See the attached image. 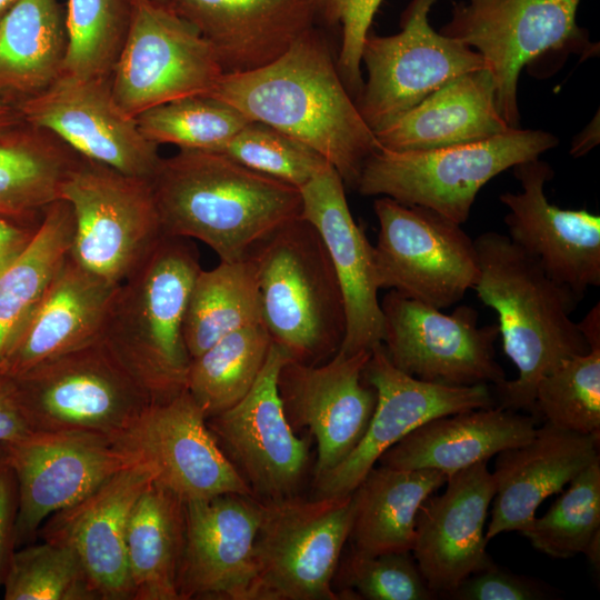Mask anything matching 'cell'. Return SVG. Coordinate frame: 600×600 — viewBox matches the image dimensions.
Returning <instances> with one entry per match:
<instances>
[{
    "label": "cell",
    "mask_w": 600,
    "mask_h": 600,
    "mask_svg": "<svg viewBox=\"0 0 600 600\" xmlns=\"http://www.w3.org/2000/svg\"><path fill=\"white\" fill-rule=\"evenodd\" d=\"M112 442L147 464L153 482L184 501L223 493L253 497L187 390L149 403Z\"/></svg>",
    "instance_id": "18"
},
{
    "label": "cell",
    "mask_w": 600,
    "mask_h": 600,
    "mask_svg": "<svg viewBox=\"0 0 600 600\" xmlns=\"http://www.w3.org/2000/svg\"><path fill=\"white\" fill-rule=\"evenodd\" d=\"M454 600H541L549 598L532 579L500 569L494 563L464 579L444 594Z\"/></svg>",
    "instance_id": "46"
},
{
    "label": "cell",
    "mask_w": 600,
    "mask_h": 600,
    "mask_svg": "<svg viewBox=\"0 0 600 600\" xmlns=\"http://www.w3.org/2000/svg\"><path fill=\"white\" fill-rule=\"evenodd\" d=\"M300 192L301 216L320 234L343 297L346 333L338 352L370 351L382 342L384 331L373 246L356 222L344 182L332 166H326Z\"/></svg>",
    "instance_id": "24"
},
{
    "label": "cell",
    "mask_w": 600,
    "mask_h": 600,
    "mask_svg": "<svg viewBox=\"0 0 600 600\" xmlns=\"http://www.w3.org/2000/svg\"><path fill=\"white\" fill-rule=\"evenodd\" d=\"M212 46L224 73L261 68L317 23L314 0H172Z\"/></svg>",
    "instance_id": "27"
},
{
    "label": "cell",
    "mask_w": 600,
    "mask_h": 600,
    "mask_svg": "<svg viewBox=\"0 0 600 600\" xmlns=\"http://www.w3.org/2000/svg\"><path fill=\"white\" fill-rule=\"evenodd\" d=\"M362 376L377 393L372 417L357 447L316 479L318 497L352 493L381 454L422 423L497 404L488 384L446 386L404 373L391 363L382 343L371 349Z\"/></svg>",
    "instance_id": "19"
},
{
    "label": "cell",
    "mask_w": 600,
    "mask_h": 600,
    "mask_svg": "<svg viewBox=\"0 0 600 600\" xmlns=\"http://www.w3.org/2000/svg\"><path fill=\"white\" fill-rule=\"evenodd\" d=\"M534 412L552 427L600 437V344L564 359L540 379Z\"/></svg>",
    "instance_id": "39"
},
{
    "label": "cell",
    "mask_w": 600,
    "mask_h": 600,
    "mask_svg": "<svg viewBox=\"0 0 600 600\" xmlns=\"http://www.w3.org/2000/svg\"><path fill=\"white\" fill-rule=\"evenodd\" d=\"M600 437L544 423L524 443L497 454L492 472L496 492L486 538L523 532L537 509L561 492L581 471L599 460Z\"/></svg>",
    "instance_id": "26"
},
{
    "label": "cell",
    "mask_w": 600,
    "mask_h": 600,
    "mask_svg": "<svg viewBox=\"0 0 600 600\" xmlns=\"http://www.w3.org/2000/svg\"><path fill=\"white\" fill-rule=\"evenodd\" d=\"M152 1L172 7V0H152Z\"/></svg>",
    "instance_id": "53"
},
{
    "label": "cell",
    "mask_w": 600,
    "mask_h": 600,
    "mask_svg": "<svg viewBox=\"0 0 600 600\" xmlns=\"http://www.w3.org/2000/svg\"><path fill=\"white\" fill-rule=\"evenodd\" d=\"M22 122L17 108L0 100V132Z\"/></svg>",
    "instance_id": "51"
},
{
    "label": "cell",
    "mask_w": 600,
    "mask_h": 600,
    "mask_svg": "<svg viewBox=\"0 0 600 600\" xmlns=\"http://www.w3.org/2000/svg\"><path fill=\"white\" fill-rule=\"evenodd\" d=\"M446 481L433 469L373 467L351 493L352 550L369 556L411 552L418 511Z\"/></svg>",
    "instance_id": "31"
},
{
    "label": "cell",
    "mask_w": 600,
    "mask_h": 600,
    "mask_svg": "<svg viewBox=\"0 0 600 600\" xmlns=\"http://www.w3.org/2000/svg\"><path fill=\"white\" fill-rule=\"evenodd\" d=\"M23 122L47 130L77 154L128 176L151 180L162 157L117 102L110 77L68 73L19 103Z\"/></svg>",
    "instance_id": "16"
},
{
    "label": "cell",
    "mask_w": 600,
    "mask_h": 600,
    "mask_svg": "<svg viewBox=\"0 0 600 600\" xmlns=\"http://www.w3.org/2000/svg\"><path fill=\"white\" fill-rule=\"evenodd\" d=\"M19 510L18 482L0 444V587L16 551V523Z\"/></svg>",
    "instance_id": "47"
},
{
    "label": "cell",
    "mask_w": 600,
    "mask_h": 600,
    "mask_svg": "<svg viewBox=\"0 0 600 600\" xmlns=\"http://www.w3.org/2000/svg\"><path fill=\"white\" fill-rule=\"evenodd\" d=\"M0 444L18 482L17 549L36 542L51 514L138 461L111 440L89 433L31 431Z\"/></svg>",
    "instance_id": "15"
},
{
    "label": "cell",
    "mask_w": 600,
    "mask_h": 600,
    "mask_svg": "<svg viewBox=\"0 0 600 600\" xmlns=\"http://www.w3.org/2000/svg\"><path fill=\"white\" fill-rule=\"evenodd\" d=\"M537 418L498 404L431 419L379 458L380 466L402 470L433 469L447 477L527 442Z\"/></svg>",
    "instance_id": "29"
},
{
    "label": "cell",
    "mask_w": 600,
    "mask_h": 600,
    "mask_svg": "<svg viewBox=\"0 0 600 600\" xmlns=\"http://www.w3.org/2000/svg\"><path fill=\"white\" fill-rule=\"evenodd\" d=\"M600 141V118L599 111L590 122L572 140L570 154L580 158L590 152Z\"/></svg>",
    "instance_id": "50"
},
{
    "label": "cell",
    "mask_w": 600,
    "mask_h": 600,
    "mask_svg": "<svg viewBox=\"0 0 600 600\" xmlns=\"http://www.w3.org/2000/svg\"><path fill=\"white\" fill-rule=\"evenodd\" d=\"M353 517L352 494L262 502L253 600H338L332 581Z\"/></svg>",
    "instance_id": "9"
},
{
    "label": "cell",
    "mask_w": 600,
    "mask_h": 600,
    "mask_svg": "<svg viewBox=\"0 0 600 600\" xmlns=\"http://www.w3.org/2000/svg\"><path fill=\"white\" fill-rule=\"evenodd\" d=\"M248 258L271 341L302 363H322L337 354L346 333L344 303L316 228L300 216L259 242Z\"/></svg>",
    "instance_id": "5"
},
{
    "label": "cell",
    "mask_w": 600,
    "mask_h": 600,
    "mask_svg": "<svg viewBox=\"0 0 600 600\" xmlns=\"http://www.w3.org/2000/svg\"><path fill=\"white\" fill-rule=\"evenodd\" d=\"M73 232L70 204L53 201L44 208L29 244L0 272V362L67 258Z\"/></svg>",
    "instance_id": "35"
},
{
    "label": "cell",
    "mask_w": 600,
    "mask_h": 600,
    "mask_svg": "<svg viewBox=\"0 0 600 600\" xmlns=\"http://www.w3.org/2000/svg\"><path fill=\"white\" fill-rule=\"evenodd\" d=\"M78 158L51 132L23 121L0 132V216L41 214L60 199L62 182Z\"/></svg>",
    "instance_id": "34"
},
{
    "label": "cell",
    "mask_w": 600,
    "mask_h": 600,
    "mask_svg": "<svg viewBox=\"0 0 600 600\" xmlns=\"http://www.w3.org/2000/svg\"><path fill=\"white\" fill-rule=\"evenodd\" d=\"M204 96L313 149L351 189L366 160L380 148L339 73L326 36L316 26L270 63L223 73Z\"/></svg>",
    "instance_id": "1"
},
{
    "label": "cell",
    "mask_w": 600,
    "mask_h": 600,
    "mask_svg": "<svg viewBox=\"0 0 600 600\" xmlns=\"http://www.w3.org/2000/svg\"><path fill=\"white\" fill-rule=\"evenodd\" d=\"M29 432L31 431L21 412L13 381L0 372V443Z\"/></svg>",
    "instance_id": "48"
},
{
    "label": "cell",
    "mask_w": 600,
    "mask_h": 600,
    "mask_svg": "<svg viewBox=\"0 0 600 600\" xmlns=\"http://www.w3.org/2000/svg\"><path fill=\"white\" fill-rule=\"evenodd\" d=\"M201 269L190 239L163 234L118 286L110 304L100 340L150 403L187 388L191 358L183 321Z\"/></svg>",
    "instance_id": "4"
},
{
    "label": "cell",
    "mask_w": 600,
    "mask_h": 600,
    "mask_svg": "<svg viewBox=\"0 0 600 600\" xmlns=\"http://www.w3.org/2000/svg\"><path fill=\"white\" fill-rule=\"evenodd\" d=\"M68 47L58 0H20L0 18V100L17 107L62 73Z\"/></svg>",
    "instance_id": "32"
},
{
    "label": "cell",
    "mask_w": 600,
    "mask_h": 600,
    "mask_svg": "<svg viewBox=\"0 0 600 600\" xmlns=\"http://www.w3.org/2000/svg\"><path fill=\"white\" fill-rule=\"evenodd\" d=\"M261 323V304L253 263L247 257L220 261L201 269L192 284L183 321L190 358H196L221 338Z\"/></svg>",
    "instance_id": "36"
},
{
    "label": "cell",
    "mask_w": 600,
    "mask_h": 600,
    "mask_svg": "<svg viewBox=\"0 0 600 600\" xmlns=\"http://www.w3.org/2000/svg\"><path fill=\"white\" fill-rule=\"evenodd\" d=\"M130 0H69L63 73L110 77L123 44Z\"/></svg>",
    "instance_id": "41"
},
{
    "label": "cell",
    "mask_w": 600,
    "mask_h": 600,
    "mask_svg": "<svg viewBox=\"0 0 600 600\" xmlns=\"http://www.w3.org/2000/svg\"><path fill=\"white\" fill-rule=\"evenodd\" d=\"M60 199L73 213L70 257L110 283L120 284L163 236L149 179L79 156Z\"/></svg>",
    "instance_id": "10"
},
{
    "label": "cell",
    "mask_w": 600,
    "mask_h": 600,
    "mask_svg": "<svg viewBox=\"0 0 600 600\" xmlns=\"http://www.w3.org/2000/svg\"><path fill=\"white\" fill-rule=\"evenodd\" d=\"M2 586L6 600H100L76 552L44 540L16 549Z\"/></svg>",
    "instance_id": "42"
},
{
    "label": "cell",
    "mask_w": 600,
    "mask_h": 600,
    "mask_svg": "<svg viewBox=\"0 0 600 600\" xmlns=\"http://www.w3.org/2000/svg\"><path fill=\"white\" fill-rule=\"evenodd\" d=\"M436 1L411 0L398 33L369 32L363 42L367 80L354 102L373 132L453 79L486 68L477 51L432 29L428 14Z\"/></svg>",
    "instance_id": "13"
},
{
    "label": "cell",
    "mask_w": 600,
    "mask_h": 600,
    "mask_svg": "<svg viewBox=\"0 0 600 600\" xmlns=\"http://www.w3.org/2000/svg\"><path fill=\"white\" fill-rule=\"evenodd\" d=\"M473 241L479 267L473 289L497 312L503 351L518 370L516 379L494 386L499 406L536 417L540 379L590 349L570 317L580 299L508 236L488 231Z\"/></svg>",
    "instance_id": "3"
},
{
    "label": "cell",
    "mask_w": 600,
    "mask_h": 600,
    "mask_svg": "<svg viewBox=\"0 0 600 600\" xmlns=\"http://www.w3.org/2000/svg\"><path fill=\"white\" fill-rule=\"evenodd\" d=\"M373 246L380 289L446 309L473 289L479 274L474 241L459 224L420 206L388 197L373 202Z\"/></svg>",
    "instance_id": "11"
},
{
    "label": "cell",
    "mask_w": 600,
    "mask_h": 600,
    "mask_svg": "<svg viewBox=\"0 0 600 600\" xmlns=\"http://www.w3.org/2000/svg\"><path fill=\"white\" fill-rule=\"evenodd\" d=\"M24 220L0 216V272L26 249L41 219L31 224Z\"/></svg>",
    "instance_id": "49"
},
{
    "label": "cell",
    "mask_w": 600,
    "mask_h": 600,
    "mask_svg": "<svg viewBox=\"0 0 600 600\" xmlns=\"http://www.w3.org/2000/svg\"><path fill=\"white\" fill-rule=\"evenodd\" d=\"M118 286L88 271L68 253L0 362V372L16 378L100 339Z\"/></svg>",
    "instance_id": "28"
},
{
    "label": "cell",
    "mask_w": 600,
    "mask_h": 600,
    "mask_svg": "<svg viewBox=\"0 0 600 600\" xmlns=\"http://www.w3.org/2000/svg\"><path fill=\"white\" fill-rule=\"evenodd\" d=\"M136 121L143 137L157 146L221 151L250 120L234 107L199 94L152 107Z\"/></svg>",
    "instance_id": "38"
},
{
    "label": "cell",
    "mask_w": 600,
    "mask_h": 600,
    "mask_svg": "<svg viewBox=\"0 0 600 600\" xmlns=\"http://www.w3.org/2000/svg\"><path fill=\"white\" fill-rule=\"evenodd\" d=\"M342 596L368 600H431V591L410 552L363 554L352 550L341 568Z\"/></svg>",
    "instance_id": "44"
},
{
    "label": "cell",
    "mask_w": 600,
    "mask_h": 600,
    "mask_svg": "<svg viewBox=\"0 0 600 600\" xmlns=\"http://www.w3.org/2000/svg\"><path fill=\"white\" fill-rule=\"evenodd\" d=\"M382 346L391 363L417 379L446 386L506 380L496 360L498 323L479 326L478 312L459 306L451 313L390 290L380 301Z\"/></svg>",
    "instance_id": "14"
},
{
    "label": "cell",
    "mask_w": 600,
    "mask_h": 600,
    "mask_svg": "<svg viewBox=\"0 0 600 600\" xmlns=\"http://www.w3.org/2000/svg\"><path fill=\"white\" fill-rule=\"evenodd\" d=\"M223 73L212 46L172 7L130 0L128 31L110 76L113 97L128 114L208 94Z\"/></svg>",
    "instance_id": "12"
},
{
    "label": "cell",
    "mask_w": 600,
    "mask_h": 600,
    "mask_svg": "<svg viewBox=\"0 0 600 600\" xmlns=\"http://www.w3.org/2000/svg\"><path fill=\"white\" fill-rule=\"evenodd\" d=\"M20 0H0V18L4 16Z\"/></svg>",
    "instance_id": "52"
},
{
    "label": "cell",
    "mask_w": 600,
    "mask_h": 600,
    "mask_svg": "<svg viewBox=\"0 0 600 600\" xmlns=\"http://www.w3.org/2000/svg\"><path fill=\"white\" fill-rule=\"evenodd\" d=\"M580 1L466 0L454 3L440 29L482 57L498 110L510 128H520L518 80L524 66L549 56L588 58L598 52V43L577 23Z\"/></svg>",
    "instance_id": "7"
},
{
    "label": "cell",
    "mask_w": 600,
    "mask_h": 600,
    "mask_svg": "<svg viewBox=\"0 0 600 600\" xmlns=\"http://www.w3.org/2000/svg\"><path fill=\"white\" fill-rule=\"evenodd\" d=\"M270 344L266 328L259 323L227 334L191 359L186 390L207 419L231 408L249 392Z\"/></svg>",
    "instance_id": "37"
},
{
    "label": "cell",
    "mask_w": 600,
    "mask_h": 600,
    "mask_svg": "<svg viewBox=\"0 0 600 600\" xmlns=\"http://www.w3.org/2000/svg\"><path fill=\"white\" fill-rule=\"evenodd\" d=\"M370 351L337 353L308 364L288 359L278 374V391L294 430L316 438V479L340 463L360 442L372 417L377 393L364 381Z\"/></svg>",
    "instance_id": "21"
},
{
    "label": "cell",
    "mask_w": 600,
    "mask_h": 600,
    "mask_svg": "<svg viewBox=\"0 0 600 600\" xmlns=\"http://www.w3.org/2000/svg\"><path fill=\"white\" fill-rule=\"evenodd\" d=\"M184 538V500L152 480L137 499L127 529L133 600H180Z\"/></svg>",
    "instance_id": "33"
},
{
    "label": "cell",
    "mask_w": 600,
    "mask_h": 600,
    "mask_svg": "<svg viewBox=\"0 0 600 600\" xmlns=\"http://www.w3.org/2000/svg\"><path fill=\"white\" fill-rule=\"evenodd\" d=\"M288 359L271 341L249 392L207 419L219 447L261 502L292 497L308 464V442L290 426L278 391V374Z\"/></svg>",
    "instance_id": "17"
},
{
    "label": "cell",
    "mask_w": 600,
    "mask_h": 600,
    "mask_svg": "<svg viewBox=\"0 0 600 600\" xmlns=\"http://www.w3.org/2000/svg\"><path fill=\"white\" fill-rule=\"evenodd\" d=\"M153 480L138 460L80 501L54 512L38 538L70 547L80 559L100 600H133L127 559L131 510Z\"/></svg>",
    "instance_id": "25"
},
{
    "label": "cell",
    "mask_w": 600,
    "mask_h": 600,
    "mask_svg": "<svg viewBox=\"0 0 600 600\" xmlns=\"http://www.w3.org/2000/svg\"><path fill=\"white\" fill-rule=\"evenodd\" d=\"M539 551L553 558L586 554L600 538V459L581 471L540 518L522 532Z\"/></svg>",
    "instance_id": "40"
},
{
    "label": "cell",
    "mask_w": 600,
    "mask_h": 600,
    "mask_svg": "<svg viewBox=\"0 0 600 600\" xmlns=\"http://www.w3.org/2000/svg\"><path fill=\"white\" fill-rule=\"evenodd\" d=\"M512 169L521 190L499 197L508 209L509 239L581 299L600 286V217L548 200L544 187L554 171L547 161L537 158Z\"/></svg>",
    "instance_id": "20"
},
{
    "label": "cell",
    "mask_w": 600,
    "mask_h": 600,
    "mask_svg": "<svg viewBox=\"0 0 600 600\" xmlns=\"http://www.w3.org/2000/svg\"><path fill=\"white\" fill-rule=\"evenodd\" d=\"M184 511L180 600H253V548L262 502L250 496L223 493L184 501Z\"/></svg>",
    "instance_id": "22"
},
{
    "label": "cell",
    "mask_w": 600,
    "mask_h": 600,
    "mask_svg": "<svg viewBox=\"0 0 600 600\" xmlns=\"http://www.w3.org/2000/svg\"><path fill=\"white\" fill-rule=\"evenodd\" d=\"M558 143L548 131L511 128L490 139L443 148H379L366 160L356 190L366 197L424 207L463 224L486 183Z\"/></svg>",
    "instance_id": "6"
},
{
    "label": "cell",
    "mask_w": 600,
    "mask_h": 600,
    "mask_svg": "<svg viewBox=\"0 0 600 600\" xmlns=\"http://www.w3.org/2000/svg\"><path fill=\"white\" fill-rule=\"evenodd\" d=\"M383 0H314L317 22L339 29L340 50L337 58L339 73L356 99L363 86L361 50L370 32L373 18Z\"/></svg>",
    "instance_id": "45"
},
{
    "label": "cell",
    "mask_w": 600,
    "mask_h": 600,
    "mask_svg": "<svg viewBox=\"0 0 600 600\" xmlns=\"http://www.w3.org/2000/svg\"><path fill=\"white\" fill-rule=\"evenodd\" d=\"M218 152L298 189L329 164L304 143L257 121H249Z\"/></svg>",
    "instance_id": "43"
},
{
    "label": "cell",
    "mask_w": 600,
    "mask_h": 600,
    "mask_svg": "<svg viewBox=\"0 0 600 600\" xmlns=\"http://www.w3.org/2000/svg\"><path fill=\"white\" fill-rule=\"evenodd\" d=\"M511 129L487 68L462 74L374 132L380 148L428 150L493 138Z\"/></svg>",
    "instance_id": "30"
},
{
    "label": "cell",
    "mask_w": 600,
    "mask_h": 600,
    "mask_svg": "<svg viewBox=\"0 0 600 600\" xmlns=\"http://www.w3.org/2000/svg\"><path fill=\"white\" fill-rule=\"evenodd\" d=\"M488 461L447 477L443 493L428 497L416 520L413 559L428 588L444 596L493 564L484 524L496 484Z\"/></svg>",
    "instance_id": "23"
},
{
    "label": "cell",
    "mask_w": 600,
    "mask_h": 600,
    "mask_svg": "<svg viewBox=\"0 0 600 600\" xmlns=\"http://www.w3.org/2000/svg\"><path fill=\"white\" fill-rule=\"evenodd\" d=\"M162 232L197 239L220 261L250 251L302 212L300 189L218 151L179 149L151 179Z\"/></svg>",
    "instance_id": "2"
},
{
    "label": "cell",
    "mask_w": 600,
    "mask_h": 600,
    "mask_svg": "<svg viewBox=\"0 0 600 600\" xmlns=\"http://www.w3.org/2000/svg\"><path fill=\"white\" fill-rule=\"evenodd\" d=\"M11 379L34 432L89 433L113 441L150 403L100 339Z\"/></svg>",
    "instance_id": "8"
}]
</instances>
